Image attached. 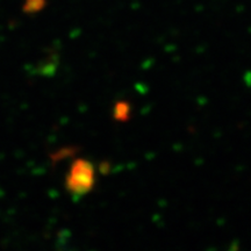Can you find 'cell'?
Here are the masks:
<instances>
[{
	"label": "cell",
	"mask_w": 251,
	"mask_h": 251,
	"mask_svg": "<svg viewBox=\"0 0 251 251\" xmlns=\"http://www.w3.org/2000/svg\"><path fill=\"white\" fill-rule=\"evenodd\" d=\"M96 183V171L91 162L78 158L74 161L67 177L65 187L72 196L80 197L89 193Z\"/></svg>",
	"instance_id": "6da1fadb"
},
{
	"label": "cell",
	"mask_w": 251,
	"mask_h": 251,
	"mask_svg": "<svg viewBox=\"0 0 251 251\" xmlns=\"http://www.w3.org/2000/svg\"><path fill=\"white\" fill-rule=\"evenodd\" d=\"M114 112L115 119H117V120L124 121L128 118V115H129V106H128V103L125 101L119 102L118 105L115 106Z\"/></svg>",
	"instance_id": "7a4b0ae2"
},
{
	"label": "cell",
	"mask_w": 251,
	"mask_h": 251,
	"mask_svg": "<svg viewBox=\"0 0 251 251\" xmlns=\"http://www.w3.org/2000/svg\"><path fill=\"white\" fill-rule=\"evenodd\" d=\"M42 5H43L42 0H28L27 5L25 6V9L30 13V12H35L37 9H40L42 7Z\"/></svg>",
	"instance_id": "3957f363"
}]
</instances>
